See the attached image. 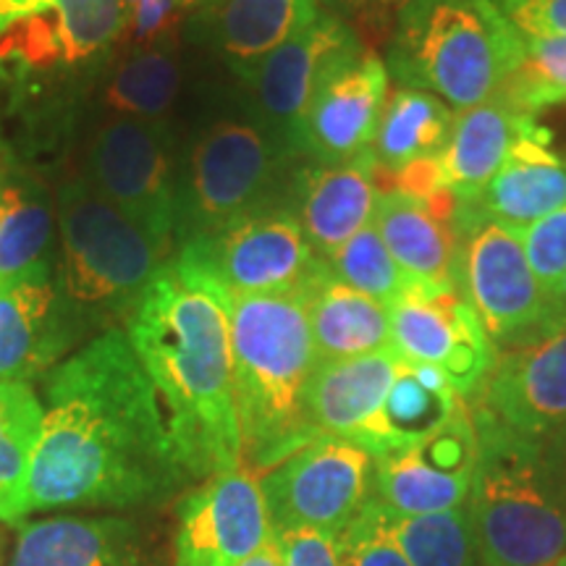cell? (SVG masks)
<instances>
[{
	"label": "cell",
	"mask_w": 566,
	"mask_h": 566,
	"mask_svg": "<svg viewBox=\"0 0 566 566\" xmlns=\"http://www.w3.org/2000/svg\"><path fill=\"white\" fill-rule=\"evenodd\" d=\"M42 407L24 520L63 509L155 506L189 480L158 394L122 328L55 365L42 378Z\"/></svg>",
	"instance_id": "6da1fadb"
},
{
	"label": "cell",
	"mask_w": 566,
	"mask_h": 566,
	"mask_svg": "<svg viewBox=\"0 0 566 566\" xmlns=\"http://www.w3.org/2000/svg\"><path fill=\"white\" fill-rule=\"evenodd\" d=\"M189 480L244 467L233 394L229 292L176 252L126 317Z\"/></svg>",
	"instance_id": "7a4b0ae2"
},
{
	"label": "cell",
	"mask_w": 566,
	"mask_h": 566,
	"mask_svg": "<svg viewBox=\"0 0 566 566\" xmlns=\"http://www.w3.org/2000/svg\"><path fill=\"white\" fill-rule=\"evenodd\" d=\"M233 394L244 467L263 475L313 443L304 396L317 367L302 294H229Z\"/></svg>",
	"instance_id": "3957f363"
},
{
	"label": "cell",
	"mask_w": 566,
	"mask_h": 566,
	"mask_svg": "<svg viewBox=\"0 0 566 566\" xmlns=\"http://www.w3.org/2000/svg\"><path fill=\"white\" fill-rule=\"evenodd\" d=\"M527 40L493 0H409L394 21L386 69L457 111L501 97L522 71Z\"/></svg>",
	"instance_id": "277c9868"
},
{
	"label": "cell",
	"mask_w": 566,
	"mask_h": 566,
	"mask_svg": "<svg viewBox=\"0 0 566 566\" xmlns=\"http://www.w3.org/2000/svg\"><path fill=\"white\" fill-rule=\"evenodd\" d=\"M472 409V407H470ZM478 467L470 520L483 566H548L566 551V491L543 441L472 409Z\"/></svg>",
	"instance_id": "5b68a950"
},
{
	"label": "cell",
	"mask_w": 566,
	"mask_h": 566,
	"mask_svg": "<svg viewBox=\"0 0 566 566\" xmlns=\"http://www.w3.org/2000/svg\"><path fill=\"white\" fill-rule=\"evenodd\" d=\"M55 231V281L87 328L126 323L145 289L176 254L171 239L134 221L84 179L59 189Z\"/></svg>",
	"instance_id": "8992f818"
},
{
	"label": "cell",
	"mask_w": 566,
	"mask_h": 566,
	"mask_svg": "<svg viewBox=\"0 0 566 566\" xmlns=\"http://www.w3.org/2000/svg\"><path fill=\"white\" fill-rule=\"evenodd\" d=\"M292 160L252 116H223L202 126L181 155L176 247L247 212L283 205L281 184Z\"/></svg>",
	"instance_id": "52a82bcc"
},
{
	"label": "cell",
	"mask_w": 566,
	"mask_h": 566,
	"mask_svg": "<svg viewBox=\"0 0 566 566\" xmlns=\"http://www.w3.org/2000/svg\"><path fill=\"white\" fill-rule=\"evenodd\" d=\"M118 38V0H45L0 27V92L13 103H40L103 76Z\"/></svg>",
	"instance_id": "ba28073f"
},
{
	"label": "cell",
	"mask_w": 566,
	"mask_h": 566,
	"mask_svg": "<svg viewBox=\"0 0 566 566\" xmlns=\"http://www.w3.org/2000/svg\"><path fill=\"white\" fill-rule=\"evenodd\" d=\"M179 166L171 124L108 116L92 132L82 179L134 221L176 244Z\"/></svg>",
	"instance_id": "9c48e42d"
},
{
	"label": "cell",
	"mask_w": 566,
	"mask_h": 566,
	"mask_svg": "<svg viewBox=\"0 0 566 566\" xmlns=\"http://www.w3.org/2000/svg\"><path fill=\"white\" fill-rule=\"evenodd\" d=\"M176 252L192 258L226 292L239 296L302 294L325 271L289 205L247 212Z\"/></svg>",
	"instance_id": "30bf717a"
},
{
	"label": "cell",
	"mask_w": 566,
	"mask_h": 566,
	"mask_svg": "<svg viewBox=\"0 0 566 566\" xmlns=\"http://www.w3.org/2000/svg\"><path fill=\"white\" fill-rule=\"evenodd\" d=\"M375 459L342 438H315L260 475L275 533L315 527L338 535L373 499Z\"/></svg>",
	"instance_id": "8fae6325"
},
{
	"label": "cell",
	"mask_w": 566,
	"mask_h": 566,
	"mask_svg": "<svg viewBox=\"0 0 566 566\" xmlns=\"http://www.w3.org/2000/svg\"><path fill=\"white\" fill-rule=\"evenodd\" d=\"M462 289L493 344L512 346L562 325L535 279L520 231L483 221L464 231Z\"/></svg>",
	"instance_id": "7c38bea8"
},
{
	"label": "cell",
	"mask_w": 566,
	"mask_h": 566,
	"mask_svg": "<svg viewBox=\"0 0 566 566\" xmlns=\"http://www.w3.org/2000/svg\"><path fill=\"white\" fill-rule=\"evenodd\" d=\"M388 323L391 349L405 363L438 367L462 399H475L499 349L462 292L422 283L388 307Z\"/></svg>",
	"instance_id": "4fadbf2b"
},
{
	"label": "cell",
	"mask_w": 566,
	"mask_h": 566,
	"mask_svg": "<svg viewBox=\"0 0 566 566\" xmlns=\"http://www.w3.org/2000/svg\"><path fill=\"white\" fill-rule=\"evenodd\" d=\"M271 537L260 478L247 467L218 472L176 504L171 566H237Z\"/></svg>",
	"instance_id": "5bb4252c"
},
{
	"label": "cell",
	"mask_w": 566,
	"mask_h": 566,
	"mask_svg": "<svg viewBox=\"0 0 566 566\" xmlns=\"http://www.w3.org/2000/svg\"><path fill=\"white\" fill-rule=\"evenodd\" d=\"M388 101V69L354 38L317 74L302 122V155L315 163H344L373 150Z\"/></svg>",
	"instance_id": "9a60e30c"
},
{
	"label": "cell",
	"mask_w": 566,
	"mask_h": 566,
	"mask_svg": "<svg viewBox=\"0 0 566 566\" xmlns=\"http://www.w3.org/2000/svg\"><path fill=\"white\" fill-rule=\"evenodd\" d=\"M475 467L478 428L467 401L420 443L375 459L373 499L401 516L449 512L470 499Z\"/></svg>",
	"instance_id": "2e32d148"
},
{
	"label": "cell",
	"mask_w": 566,
	"mask_h": 566,
	"mask_svg": "<svg viewBox=\"0 0 566 566\" xmlns=\"http://www.w3.org/2000/svg\"><path fill=\"white\" fill-rule=\"evenodd\" d=\"M470 407L533 441L566 428V323L533 342L501 346Z\"/></svg>",
	"instance_id": "e0dca14e"
},
{
	"label": "cell",
	"mask_w": 566,
	"mask_h": 566,
	"mask_svg": "<svg viewBox=\"0 0 566 566\" xmlns=\"http://www.w3.org/2000/svg\"><path fill=\"white\" fill-rule=\"evenodd\" d=\"M354 38L359 34L346 21L321 11L307 30L242 74L250 90V116L294 158L302 155V122L317 74Z\"/></svg>",
	"instance_id": "ac0fdd59"
},
{
	"label": "cell",
	"mask_w": 566,
	"mask_h": 566,
	"mask_svg": "<svg viewBox=\"0 0 566 566\" xmlns=\"http://www.w3.org/2000/svg\"><path fill=\"white\" fill-rule=\"evenodd\" d=\"M9 566H168L137 516L59 514L21 522Z\"/></svg>",
	"instance_id": "d6986e66"
},
{
	"label": "cell",
	"mask_w": 566,
	"mask_h": 566,
	"mask_svg": "<svg viewBox=\"0 0 566 566\" xmlns=\"http://www.w3.org/2000/svg\"><path fill=\"white\" fill-rule=\"evenodd\" d=\"M84 331L53 275L0 283V380L45 378Z\"/></svg>",
	"instance_id": "ffe728a7"
},
{
	"label": "cell",
	"mask_w": 566,
	"mask_h": 566,
	"mask_svg": "<svg viewBox=\"0 0 566 566\" xmlns=\"http://www.w3.org/2000/svg\"><path fill=\"white\" fill-rule=\"evenodd\" d=\"M562 208H566V160L551 150L548 132L535 126L516 142L483 192L459 202L454 226L459 237L483 221L525 231Z\"/></svg>",
	"instance_id": "44dd1931"
},
{
	"label": "cell",
	"mask_w": 566,
	"mask_h": 566,
	"mask_svg": "<svg viewBox=\"0 0 566 566\" xmlns=\"http://www.w3.org/2000/svg\"><path fill=\"white\" fill-rule=\"evenodd\" d=\"M375 174L378 163L367 150L344 163H315L294 176L289 208L321 260L373 223L380 200Z\"/></svg>",
	"instance_id": "7402d4cb"
},
{
	"label": "cell",
	"mask_w": 566,
	"mask_h": 566,
	"mask_svg": "<svg viewBox=\"0 0 566 566\" xmlns=\"http://www.w3.org/2000/svg\"><path fill=\"white\" fill-rule=\"evenodd\" d=\"M399 363L401 357L394 349L338 363H317L304 396L310 433L315 438H342L367 451Z\"/></svg>",
	"instance_id": "603a6c76"
},
{
	"label": "cell",
	"mask_w": 566,
	"mask_h": 566,
	"mask_svg": "<svg viewBox=\"0 0 566 566\" xmlns=\"http://www.w3.org/2000/svg\"><path fill=\"white\" fill-rule=\"evenodd\" d=\"M321 17V0H208L189 24L239 76Z\"/></svg>",
	"instance_id": "cb8c5ba5"
},
{
	"label": "cell",
	"mask_w": 566,
	"mask_h": 566,
	"mask_svg": "<svg viewBox=\"0 0 566 566\" xmlns=\"http://www.w3.org/2000/svg\"><path fill=\"white\" fill-rule=\"evenodd\" d=\"M535 126V113L520 108L506 95L457 111L451 137L438 155L446 187L459 202L475 200L504 166L516 142L525 139Z\"/></svg>",
	"instance_id": "d4e9b609"
},
{
	"label": "cell",
	"mask_w": 566,
	"mask_h": 566,
	"mask_svg": "<svg viewBox=\"0 0 566 566\" xmlns=\"http://www.w3.org/2000/svg\"><path fill=\"white\" fill-rule=\"evenodd\" d=\"M373 226L401 271L438 289H462V250L454 223H446L399 189L380 192Z\"/></svg>",
	"instance_id": "484cf974"
},
{
	"label": "cell",
	"mask_w": 566,
	"mask_h": 566,
	"mask_svg": "<svg viewBox=\"0 0 566 566\" xmlns=\"http://www.w3.org/2000/svg\"><path fill=\"white\" fill-rule=\"evenodd\" d=\"M317 363L391 349L388 304L336 281L328 268L302 292Z\"/></svg>",
	"instance_id": "4316f807"
},
{
	"label": "cell",
	"mask_w": 566,
	"mask_h": 566,
	"mask_svg": "<svg viewBox=\"0 0 566 566\" xmlns=\"http://www.w3.org/2000/svg\"><path fill=\"white\" fill-rule=\"evenodd\" d=\"M184 63L179 40L158 45L118 51L103 71L101 105L105 118H137V122H171L181 97Z\"/></svg>",
	"instance_id": "83f0119b"
},
{
	"label": "cell",
	"mask_w": 566,
	"mask_h": 566,
	"mask_svg": "<svg viewBox=\"0 0 566 566\" xmlns=\"http://www.w3.org/2000/svg\"><path fill=\"white\" fill-rule=\"evenodd\" d=\"M464 407L467 399L454 391L451 380L438 367L401 359L367 451L373 459H380L409 449L443 428Z\"/></svg>",
	"instance_id": "f1b7e54d"
},
{
	"label": "cell",
	"mask_w": 566,
	"mask_h": 566,
	"mask_svg": "<svg viewBox=\"0 0 566 566\" xmlns=\"http://www.w3.org/2000/svg\"><path fill=\"white\" fill-rule=\"evenodd\" d=\"M55 208L30 181L0 179V283L53 275Z\"/></svg>",
	"instance_id": "f546056e"
},
{
	"label": "cell",
	"mask_w": 566,
	"mask_h": 566,
	"mask_svg": "<svg viewBox=\"0 0 566 566\" xmlns=\"http://www.w3.org/2000/svg\"><path fill=\"white\" fill-rule=\"evenodd\" d=\"M454 113L441 97L422 90L396 87L380 116L373 139L378 171L399 174L417 160L438 158L451 137Z\"/></svg>",
	"instance_id": "4dcf8cb0"
},
{
	"label": "cell",
	"mask_w": 566,
	"mask_h": 566,
	"mask_svg": "<svg viewBox=\"0 0 566 566\" xmlns=\"http://www.w3.org/2000/svg\"><path fill=\"white\" fill-rule=\"evenodd\" d=\"M42 396L32 384L0 380V522L19 527L42 433Z\"/></svg>",
	"instance_id": "1f68e13d"
},
{
	"label": "cell",
	"mask_w": 566,
	"mask_h": 566,
	"mask_svg": "<svg viewBox=\"0 0 566 566\" xmlns=\"http://www.w3.org/2000/svg\"><path fill=\"white\" fill-rule=\"evenodd\" d=\"M386 522L412 566H475V533L470 512L462 506L417 516L386 509Z\"/></svg>",
	"instance_id": "d6a6232c"
},
{
	"label": "cell",
	"mask_w": 566,
	"mask_h": 566,
	"mask_svg": "<svg viewBox=\"0 0 566 566\" xmlns=\"http://www.w3.org/2000/svg\"><path fill=\"white\" fill-rule=\"evenodd\" d=\"M323 263L336 281L352 286L354 292H363L373 300L388 304V307L424 283L401 271L373 223L359 231L357 237H352L342 250L325 258Z\"/></svg>",
	"instance_id": "836d02e7"
},
{
	"label": "cell",
	"mask_w": 566,
	"mask_h": 566,
	"mask_svg": "<svg viewBox=\"0 0 566 566\" xmlns=\"http://www.w3.org/2000/svg\"><path fill=\"white\" fill-rule=\"evenodd\" d=\"M522 71L504 95L527 113L566 103V38H525Z\"/></svg>",
	"instance_id": "e575fe53"
},
{
	"label": "cell",
	"mask_w": 566,
	"mask_h": 566,
	"mask_svg": "<svg viewBox=\"0 0 566 566\" xmlns=\"http://www.w3.org/2000/svg\"><path fill=\"white\" fill-rule=\"evenodd\" d=\"M208 0H118V11H122L118 51L179 40L181 27Z\"/></svg>",
	"instance_id": "d590c367"
},
{
	"label": "cell",
	"mask_w": 566,
	"mask_h": 566,
	"mask_svg": "<svg viewBox=\"0 0 566 566\" xmlns=\"http://www.w3.org/2000/svg\"><path fill=\"white\" fill-rule=\"evenodd\" d=\"M342 566H412L386 522V509L370 499L336 535Z\"/></svg>",
	"instance_id": "8d00e7d4"
},
{
	"label": "cell",
	"mask_w": 566,
	"mask_h": 566,
	"mask_svg": "<svg viewBox=\"0 0 566 566\" xmlns=\"http://www.w3.org/2000/svg\"><path fill=\"white\" fill-rule=\"evenodd\" d=\"M520 239L535 279L551 300L566 275V208L527 226L525 231H520Z\"/></svg>",
	"instance_id": "74e56055"
},
{
	"label": "cell",
	"mask_w": 566,
	"mask_h": 566,
	"mask_svg": "<svg viewBox=\"0 0 566 566\" xmlns=\"http://www.w3.org/2000/svg\"><path fill=\"white\" fill-rule=\"evenodd\" d=\"M525 38H566V0H493Z\"/></svg>",
	"instance_id": "f35d334b"
},
{
	"label": "cell",
	"mask_w": 566,
	"mask_h": 566,
	"mask_svg": "<svg viewBox=\"0 0 566 566\" xmlns=\"http://www.w3.org/2000/svg\"><path fill=\"white\" fill-rule=\"evenodd\" d=\"M275 541H279L283 566H342L336 535L325 530L289 527L279 530Z\"/></svg>",
	"instance_id": "ab89813d"
},
{
	"label": "cell",
	"mask_w": 566,
	"mask_h": 566,
	"mask_svg": "<svg viewBox=\"0 0 566 566\" xmlns=\"http://www.w3.org/2000/svg\"><path fill=\"white\" fill-rule=\"evenodd\" d=\"M409 0H342L334 17L342 21H357L359 27L370 32H386L388 24L396 21L399 11L405 9ZM352 27V24H349Z\"/></svg>",
	"instance_id": "60d3db41"
},
{
	"label": "cell",
	"mask_w": 566,
	"mask_h": 566,
	"mask_svg": "<svg viewBox=\"0 0 566 566\" xmlns=\"http://www.w3.org/2000/svg\"><path fill=\"white\" fill-rule=\"evenodd\" d=\"M394 181H396L394 189H399V192L415 197V200L420 202L433 200L436 195H441L443 189H449L443 181V171L438 158L417 160L412 166L401 168L399 174H394Z\"/></svg>",
	"instance_id": "b9f144b4"
},
{
	"label": "cell",
	"mask_w": 566,
	"mask_h": 566,
	"mask_svg": "<svg viewBox=\"0 0 566 566\" xmlns=\"http://www.w3.org/2000/svg\"><path fill=\"white\" fill-rule=\"evenodd\" d=\"M237 566H283L281 548H279V541H275V533H273L271 541H268L265 546L258 551V554L244 558V562L237 564Z\"/></svg>",
	"instance_id": "7bdbcfd3"
},
{
	"label": "cell",
	"mask_w": 566,
	"mask_h": 566,
	"mask_svg": "<svg viewBox=\"0 0 566 566\" xmlns=\"http://www.w3.org/2000/svg\"><path fill=\"white\" fill-rule=\"evenodd\" d=\"M40 3H45V0H0V27H6L21 13L38 9Z\"/></svg>",
	"instance_id": "ee69618b"
},
{
	"label": "cell",
	"mask_w": 566,
	"mask_h": 566,
	"mask_svg": "<svg viewBox=\"0 0 566 566\" xmlns=\"http://www.w3.org/2000/svg\"><path fill=\"white\" fill-rule=\"evenodd\" d=\"M551 307H554L558 321L566 323V275L562 279V283L556 286V292L551 294Z\"/></svg>",
	"instance_id": "f6af8a7d"
},
{
	"label": "cell",
	"mask_w": 566,
	"mask_h": 566,
	"mask_svg": "<svg viewBox=\"0 0 566 566\" xmlns=\"http://www.w3.org/2000/svg\"><path fill=\"white\" fill-rule=\"evenodd\" d=\"M0 566H9V558H6V533H3V522H0Z\"/></svg>",
	"instance_id": "bcb514c9"
},
{
	"label": "cell",
	"mask_w": 566,
	"mask_h": 566,
	"mask_svg": "<svg viewBox=\"0 0 566 566\" xmlns=\"http://www.w3.org/2000/svg\"><path fill=\"white\" fill-rule=\"evenodd\" d=\"M321 3H323L325 9H328L331 13H334V11L338 9V3H342V0H321Z\"/></svg>",
	"instance_id": "7dc6e473"
},
{
	"label": "cell",
	"mask_w": 566,
	"mask_h": 566,
	"mask_svg": "<svg viewBox=\"0 0 566 566\" xmlns=\"http://www.w3.org/2000/svg\"><path fill=\"white\" fill-rule=\"evenodd\" d=\"M554 566H566V551H564V554H562V556H558V558H556V562H554Z\"/></svg>",
	"instance_id": "c3c4849f"
},
{
	"label": "cell",
	"mask_w": 566,
	"mask_h": 566,
	"mask_svg": "<svg viewBox=\"0 0 566 566\" xmlns=\"http://www.w3.org/2000/svg\"><path fill=\"white\" fill-rule=\"evenodd\" d=\"M548 566H554V562H551V564H548Z\"/></svg>",
	"instance_id": "681fc988"
}]
</instances>
